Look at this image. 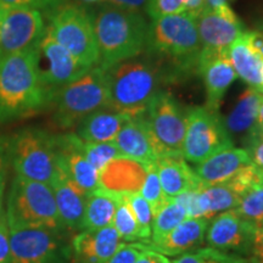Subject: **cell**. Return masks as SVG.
I'll use <instances>...</instances> for the list:
<instances>
[{
	"label": "cell",
	"instance_id": "6da1fadb",
	"mask_svg": "<svg viewBox=\"0 0 263 263\" xmlns=\"http://www.w3.org/2000/svg\"><path fill=\"white\" fill-rule=\"evenodd\" d=\"M49 103L50 94L39 74L35 49L0 58V122L27 117Z\"/></svg>",
	"mask_w": 263,
	"mask_h": 263
},
{
	"label": "cell",
	"instance_id": "7a4b0ae2",
	"mask_svg": "<svg viewBox=\"0 0 263 263\" xmlns=\"http://www.w3.org/2000/svg\"><path fill=\"white\" fill-rule=\"evenodd\" d=\"M200 44L196 18L185 12L153 20L146 54L161 62L170 80L197 72Z\"/></svg>",
	"mask_w": 263,
	"mask_h": 263
},
{
	"label": "cell",
	"instance_id": "3957f363",
	"mask_svg": "<svg viewBox=\"0 0 263 263\" xmlns=\"http://www.w3.org/2000/svg\"><path fill=\"white\" fill-rule=\"evenodd\" d=\"M106 78L108 107L128 117L145 114L151 100L161 90V84L168 80L161 62L147 54L111 66L106 70Z\"/></svg>",
	"mask_w": 263,
	"mask_h": 263
},
{
	"label": "cell",
	"instance_id": "277c9868",
	"mask_svg": "<svg viewBox=\"0 0 263 263\" xmlns=\"http://www.w3.org/2000/svg\"><path fill=\"white\" fill-rule=\"evenodd\" d=\"M149 22L144 14L107 5L94 16L99 65L104 70L145 51Z\"/></svg>",
	"mask_w": 263,
	"mask_h": 263
},
{
	"label": "cell",
	"instance_id": "5b68a950",
	"mask_svg": "<svg viewBox=\"0 0 263 263\" xmlns=\"http://www.w3.org/2000/svg\"><path fill=\"white\" fill-rule=\"evenodd\" d=\"M49 105L54 107L52 120L62 129L77 126L95 111L107 108L110 98L106 70L100 66L90 68L77 81L55 91Z\"/></svg>",
	"mask_w": 263,
	"mask_h": 263
},
{
	"label": "cell",
	"instance_id": "8992f818",
	"mask_svg": "<svg viewBox=\"0 0 263 263\" xmlns=\"http://www.w3.org/2000/svg\"><path fill=\"white\" fill-rule=\"evenodd\" d=\"M5 215L8 224L64 229L51 186L20 176L12 179Z\"/></svg>",
	"mask_w": 263,
	"mask_h": 263
},
{
	"label": "cell",
	"instance_id": "52a82bcc",
	"mask_svg": "<svg viewBox=\"0 0 263 263\" xmlns=\"http://www.w3.org/2000/svg\"><path fill=\"white\" fill-rule=\"evenodd\" d=\"M47 31L88 67L99 65V49L94 17L88 10L71 3H59L49 9Z\"/></svg>",
	"mask_w": 263,
	"mask_h": 263
},
{
	"label": "cell",
	"instance_id": "ba28073f",
	"mask_svg": "<svg viewBox=\"0 0 263 263\" xmlns=\"http://www.w3.org/2000/svg\"><path fill=\"white\" fill-rule=\"evenodd\" d=\"M10 163L16 176L50 185L59 172L55 136L27 128L9 139Z\"/></svg>",
	"mask_w": 263,
	"mask_h": 263
},
{
	"label": "cell",
	"instance_id": "9c48e42d",
	"mask_svg": "<svg viewBox=\"0 0 263 263\" xmlns=\"http://www.w3.org/2000/svg\"><path fill=\"white\" fill-rule=\"evenodd\" d=\"M232 146V136L217 111L207 107L189 108L182 146L184 159L197 164Z\"/></svg>",
	"mask_w": 263,
	"mask_h": 263
},
{
	"label": "cell",
	"instance_id": "30bf717a",
	"mask_svg": "<svg viewBox=\"0 0 263 263\" xmlns=\"http://www.w3.org/2000/svg\"><path fill=\"white\" fill-rule=\"evenodd\" d=\"M188 111L189 108L184 107L171 91L162 89L147 106L144 118L163 155L182 153Z\"/></svg>",
	"mask_w": 263,
	"mask_h": 263
},
{
	"label": "cell",
	"instance_id": "8fae6325",
	"mask_svg": "<svg viewBox=\"0 0 263 263\" xmlns=\"http://www.w3.org/2000/svg\"><path fill=\"white\" fill-rule=\"evenodd\" d=\"M11 263H64L67 250L60 233L38 227L9 224Z\"/></svg>",
	"mask_w": 263,
	"mask_h": 263
},
{
	"label": "cell",
	"instance_id": "7c38bea8",
	"mask_svg": "<svg viewBox=\"0 0 263 263\" xmlns=\"http://www.w3.org/2000/svg\"><path fill=\"white\" fill-rule=\"evenodd\" d=\"M35 52L39 74L50 99L61 87L77 81L93 68L82 64L67 49L59 44L48 31H45L44 37L35 48Z\"/></svg>",
	"mask_w": 263,
	"mask_h": 263
},
{
	"label": "cell",
	"instance_id": "4fadbf2b",
	"mask_svg": "<svg viewBox=\"0 0 263 263\" xmlns=\"http://www.w3.org/2000/svg\"><path fill=\"white\" fill-rule=\"evenodd\" d=\"M47 31L41 10L33 8L5 9L0 32V58L33 50Z\"/></svg>",
	"mask_w": 263,
	"mask_h": 263
},
{
	"label": "cell",
	"instance_id": "5bb4252c",
	"mask_svg": "<svg viewBox=\"0 0 263 263\" xmlns=\"http://www.w3.org/2000/svg\"><path fill=\"white\" fill-rule=\"evenodd\" d=\"M200 55L227 54L233 42L245 32L244 25L229 5L205 8L196 18Z\"/></svg>",
	"mask_w": 263,
	"mask_h": 263
},
{
	"label": "cell",
	"instance_id": "9a60e30c",
	"mask_svg": "<svg viewBox=\"0 0 263 263\" xmlns=\"http://www.w3.org/2000/svg\"><path fill=\"white\" fill-rule=\"evenodd\" d=\"M257 227L241 218L234 210L221 212L212 218L205 240L210 248L239 256H249Z\"/></svg>",
	"mask_w": 263,
	"mask_h": 263
},
{
	"label": "cell",
	"instance_id": "2e32d148",
	"mask_svg": "<svg viewBox=\"0 0 263 263\" xmlns=\"http://www.w3.org/2000/svg\"><path fill=\"white\" fill-rule=\"evenodd\" d=\"M59 166L80 188L89 194L99 188V171L85 159L83 140L76 133L55 136Z\"/></svg>",
	"mask_w": 263,
	"mask_h": 263
},
{
	"label": "cell",
	"instance_id": "e0dca14e",
	"mask_svg": "<svg viewBox=\"0 0 263 263\" xmlns=\"http://www.w3.org/2000/svg\"><path fill=\"white\" fill-rule=\"evenodd\" d=\"M114 144L120 151L121 156L143 164L156 162V160L163 155L147 127L144 114L128 118L115 137Z\"/></svg>",
	"mask_w": 263,
	"mask_h": 263
},
{
	"label": "cell",
	"instance_id": "ac0fdd59",
	"mask_svg": "<svg viewBox=\"0 0 263 263\" xmlns=\"http://www.w3.org/2000/svg\"><path fill=\"white\" fill-rule=\"evenodd\" d=\"M197 73L201 76L206 89V106L218 112L226 91L238 76L227 54L200 55Z\"/></svg>",
	"mask_w": 263,
	"mask_h": 263
},
{
	"label": "cell",
	"instance_id": "d6986e66",
	"mask_svg": "<svg viewBox=\"0 0 263 263\" xmlns=\"http://www.w3.org/2000/svg\"><path fill=\"white\" fill-rule=\"evenodd\" d=\"M122 242L112 224L98 230H82L72 240L74 261L76 263H105L112 257Z\"/></svg>",
	"mask_w": 263,
	"mask_h": 263
},
{
	"label": "cell",
	"instance_id": "ffe728a7",
	"mask_svg": "<svg viewBox=\"0 0 263 263\" xmlns=\"http://www.w3.org/2000/svg\"><path fill=\"white\" fill-rule=\"evenodd\" d=\"M161 186L167 197H176L188 190H200L206 185L186 163L182 153H167L156 160Z\"/></svg>",
	"mask_w": 263,
	"mask_h": 263
},
{
	"label": "cell",
	"instance_id": "44dd1931",
	"mask_svg": "<svg viewBox=\"0 0 263 263\" xmlns=\"http://www.w3.org/2000/svg\"><path fill=\"white\" fill-rule=\"evenodd\" d=\"M64 228L81 230L88 193L76 184L61 168L50 184Z\"/></svg>",
	"mask_w": 263,
	"mask_h": 263
},
{
	"label": "cell",
	"instance_id": "7402d4cb",
	"mask_svg": "<svg viewBox=\"0 0 263 263\" xmlns=\"http://www.w3.org/2000/svg\"><path fill=\"white\" fill-rule=\"evenodd\" d=\"M145 177V164L126 157H117L99 172V185L118 194L140 193Z\"/></svg>",
	"mask_w": 263,
	"mask_h": 263
},
{
	"label": "cell",
	"instance_id": "603a6c76",
	"mask_svg": "<svg viewBox=\"0 0 263 263\" xmlns=\"http://www.w3.org/2000/svg\"><path fill=\"white\" fill-rule=\"evenodd\" d=\"M209 223L205 218H185L160 241L155 244L143 242L164 256H182L203 244Z\"/></svg>",
	"mask_w": 263,
	"mask_h": 263
},
{
	"label": "cell",
	"instance_id": "cb8c5ba5",
	"mask_svg": "<svg viewBox=\"0 0 263 263\" xmlns=\"http://www.w3.org/2000/svg\"><path fill=\"white\" fill-rule=\"evenodd\" d=\"M251 162L248 151L232 146L195 164L194 171L206 185H212L227 182Z\"/></svg>",
	"mask_w": 263,
	"mask_h": 263
},
{
	"label": "cell",
	"instance_id": "d4e9b609",
	"mask_svg": "<svg viewBox=\"0 0 263 263\" xmlns=\"http://www.w3.org/2000/svg\"><path fill=\"white\" fill-rule=\"evenodd\" d=\"M228 58L236 76L251 88L259 90L262 85L263 58L250 45L248 31L242 32L228 49Z\"/></svg>",
	"mask_w": 263,
	"mask_h": 263
},
{
	"label": "cell",
	"instance_id": "484cf974",
	"mask_svg": "<svg viewBox=\"0 0 263 263\" xmlns=\"http://www.w3.org/2000/svg\"><path fill=\"white\" fill-rule=\"evenodd\" d=\"M127 115L117 112L111 108L95 111L77 124V136L89 143H107L114 141L124 122Z\"/></svg>",
	"mask_w": 263,
	"mask_h": 263
},
{
	"label": "cell",
	"instance_id": "4316f807",
	"mask_svg": "<svg viewBox=\"0 0 263 263\" xmlns=\"http://www.w3.org/2000/svg\"><path fill=\"white\" fill-rule=\"evenodd\" d=\"M262 101L263 93L256 88H246L239 95L234 107L224 118V124L230 136L249 137L255 127Z\"/></svg>",
	"mask_w": 263,
	"mask_h": 263
},
{
	"label": "cell",
	"instance_id": "83f0119b",
	"mask_svg": "<svg viewBox=\"0 0 263 263\" xmlns=\"http://www.w3.org/2000/svg\"><path fill=\"white\" fill-rule=\"evenodd\" d=\"M118 193L99 186L87 195L81 230H98L111 226L117 206Z\"/></svg>",
	"mask_w": 263,
	"mask_h": 263
},
{
	"label": "cell",
	"instance_id": "f1b7e54d",
	"mask_svg": "<svg viewBox=\"0 0 263 263\" xmlns=\"http://www.w3.org/2000/svg\"><path fill=\"white\" fill-rule=\"evenodd\" d=\"M242 195L234 185L227 180L219 184L205 185L199 192V206L201 217L211 219L218 213L235 209Z\"/></svg>",
	"mask_w": 263,
	"mask_h": 263
},
{
	"label": "cell",
	"instance_id": "f546056e",
	"mask_svg": "<svg viewBox=\"0 0 263 263\" xmlns=\"http://www.w3.org/2000/svg\"><path fill=\"white\" fill-rule=\"evenodd\" d=\"M188 218L186 212L182 205H179L173 197H170L168 202L164 205L161 211L154 217L153 228H151V236L145 242L155 244L162 240L168 233L176 228L179 223Z\"/></svg>",
	"mask_w": 263,
	"mask_h": 263
},
{
	"label": "cell",
	"instance_id": "4dcf8cb0",
	"mask_svg": "<svg viewBox=\"0 0 263 263\" xmlns=\"http://www.w3.org/2000/svg\"><path fill=\"white\" fill-rule=\"evenodd\" d=\"M112 226L117 230L123 242L140 240L139 226H138L136 215L132 209L129 200H128V194H118Z\"/></svg>",
	"mask_w": 263,
	"mask_h": 263
},
{
	"label": "cell",
	"instance_id": "1f68e13d",
	"mask_svg": "<svg viewBox=\"0 0 263 263\" xmlns=\"http://www.w3.org/2000/svg\"><path fill=\"white\" fill-rule=\"evenodd\" d=\"M238 215L256 227L263 224V182L256 184L233 209Z\"/></svg>",
	"mask_w": 263,
	"mask_h": 263
},
{
	"label": "cell",
	"instance_id": "d6a6232c",
	"mask_svg": "<svg viewBox=\"0 0 263 263\" xmlns=\"http://www.w3.org/2000/svg\"><path fill=\"white\" fill-rule=\"evenodd\" d=\"M145 182H144L143 186H141L140 194L150 205L153 215L155 217L161 211V209L168 202L170 197L164 195L162 186H161L156 162H150L145 164Z\"/></svg>",
	"mask_w": 263,
	"mask_h": 263
},
{
	"label": "cell",
	"instance_id": "836d02e7",
	"mask_svg": "<svg viewBox=\"0 0 263 263\" xmlns=\"http://www.w3.org/2000/svg\"><path fill=\"white\" fill-rule=\"evenodd\" d=\"M172 263H249V259L242 256L228 254L212 248H201L186 252Z\"/></svg>",
	"mask_w": 263,
	"mask_h": 263
},
{
	"label": "cell",
	"instance_id": "e575fe53",
	"mask_svg": "<svg viewBox=\"0 0 263 263\" xmlns=\"http://www.w3.org/2000/svg\"><path fill=\"white\" fill-rule=\"evenodd\" d=\"M82 150L85 159L89 161V163L99 172L104 168L105 166L111 161L121 156L120 151L114 144V141H107V143H89V141L83 140Z\"/></svg>",
	"mask_w": 263,
	"mask_h": 263
},
{
	"label": "cell",
	"instance_id": "d590c367",
	"mask_svg": "<svg viewBox=\"0 0 263 263\" xmlns=\"http://www.w3.org/2000/svg\"><path fill=\"white\" fill-rule=\"evenodd\" d=\"M128 200H129L132 209L136 215L138 226H139L140 240L141 241H147L151 236V228H153L154 221L151 207L146 200L141 196L140 193L128 194Z\"/></svg>",
	"mask_w": 263,
	"mask_h": 263
},
{
	"label": "cell",
	"instance_id": "8d00e7d4",
	"mask_svg": "<svg viewBox=\"0 0 263 263\" xmlns=\"http://www.w3.org/2000/svg\"><path fill=\"white\" fill-rule=\"evenodd\" d=\"M184 11V0H150L146 15L151 21L163 16L182 14Z\"/></svg>",
	"mask_w": 263,
	"mask_h": 263
},
{
	"label": "cell",
	"instance_id": "74e56055",
	"mask_svg": "<svg viewBox=\"0 0 263 263\" xmlns=\"http://www.w3.org/2000/svg\"><path fill=\"white\" fill-rule=\"evenodd\" d=\"M147 249L145 242H136V244H129V242H122V245L118 248L112 257L107 259L105 263H136L139 256Z\"/></svg>",
	"mask_w": 263,
	"mask_h": 263
},
{
	"label": "cell",
	"instance_id": "f35d334b",
	"mask_svg": "<svg viewBox=\"0 0 263 263\" xmlns=\"http://www.w3.org/2000/svg\"><path fill=\"white\" fill-rule=\"evenodd\" d=\"M201 190V189H200ZM200 190H188L176 197H173L179 205L184 207L188 218H202L199 206V192Z\"/></svg>",
	"mask_w": 263,
	"mask_h": 263
},
{
	"label": "cell",
	"instance_id": "ab89813d",
	"mask_svg": "<svg viewBox=\"0 0 263 263\" xmlns=\"http://www.w3.org/2000/svg\"><path fill=\"white\" fill-rule=\"evenodd\" d=\"M10 166L9 140L0 136V210H3V196H4L6 178Z\"/></svg>",
	"mask_w": 263,
	"mask_h": 263
},
{
	"label": "cell",
	"instance_id": "60d3db41",
	"mask_svg": "<svg viewBox=\"0 0 263 263\" xmlns=\"http://www.w3.org/2000/svg\"><path fill=\"white\" fill-rule=\"evenodd\" d=\"M62 0H0V5L5 9L10 8H33V9H51Z\"/></svg>",
	"mask_w": 263,
	"mask_h": 263
},
{
	"label": "cell",
	"instance_id": "b9f144b4",
	"mask_svg": "<svg viewBox=\"0 0 263 263\" xmlns=\"http://www.w3.org/2000/svg\"><path fill=\"white\" fill-rule=\"evenodd\" d=\"M0 263H11L9 224L5 212L3 210H0Z\"/></svg>",
	"mask_w": 263,
	"mask_h": 263
},
{
	"label": "cell",
	"instance_id": "7bdbcfd3",
	"mask_svg": "<svg viewBox=\"0 0 263 263\" xmlns=\"http://www.w3.org/2000/svg\"><path fill=\"white\" fill-rule=\"evenodd\" d=\"M248 259L249 263H263V224L258 226L255 230Z\"/></svg>",
	"mask_w": 263,
	"mask_h": 263
},
{
	"label": "cell",
	"instance_id": "ee69618b",
	"mask_svg": "<svg viewBox=\"0 0 263 263\" xmlns=\"http://www.w3.org/2000/svg\"><path fill=\"white\" fill-rule=\"evenodd\" d=\"M108 3V5L115 6V8L128 10V11H136L146 14L147 5L150 0H105Z\"/></svg>",
	"mask_w": 263,
	"mask_h": 263
},
{
	"label": "cell",
	"instance_id": "f6af8a7d",
	"mask_svg": "<svg viewBox=\"0 0 263 263\" xmlns=\"http://www.w3.org/2000/svg\"><path fill=\"white\" fill-rule=\"evenodd\" d=\"M246 151L256 166L263 170V139H254L246 143Z\"/></svg>",
	"mask_w": 263,
	"mask_h": 263
},
{
	"label": "cell",
	"instance_id": "bcb514c9",
	"mask_svg": "<svg viewBox=\"0 0 263 263\" xmlns=\"http://www.w3.org/2000/svg\"><path fill=\"white\" fill-rule=\"evenodd\" d=\"M136 263H171V261H168L166 256L150 249L147 245V249L139 256Z\"/></svg>",
	"mask_w": 263,
	"mask_h": 263
},
{
	"label": "cell",
	"instance_id": "7dc6e473",
	"mask_svg": "<svg viewBox=\"0 0 263 263\" xmlns=\"http://www.w3.org/2000/svg\"><path fill=\"white\" fill-rule=\"evenodd\" d=\"M254 139H263V101L261 104V107H259L258 116L257 120H256L254 129L249 134V137L246 138V143Z\"/></svg>",
	"mask_w": 263,
	"mask_h": 263
},
{
	"label": "cell",
	"instance_id": "c3c4849f",
	"mask_svg": "<svg viewBox=\"0 0 263 263\" xmlns=\"http://www.w3.org/2000/svg\"><path fill=\"white\" fill-rule=\"evenodd\" d=\"M250 45L263 58V33L259 31H248Z\"/></svg>",
	"mask_w": 263,
	"mask_h": 263
},
{
	"label": "cell",
	"instance_id": "681fc988",
	"mask_svg": "<svg viewBox=\"0 0 263 263\" xmlns=\"http://www.w3.org/2000/svg\"><path fill=\"white\" fill-rule=\"evenodd\" d=\"M234 0H205V8H216L219 5H229Z\"/></svg>",
	"mask_w": 263,
	"mask_h": 263
},
{
	"label": "cell",
	"instance_id": "f907efd6",
	"mask_svg": "<svg viewBox=\"0 0 263 263\" xmlns=\"http://www.w3.org/2000/svg\"><path fill=\"white\" fill-rule=\"evenodd\" d=\"M4 15H5V8H3V6L0 5V32H2L3 21H4Z\"/></svg>",
	"mask_w": 263,
	"mask_h": 263
},
{
	"label": "cell",
	"instance_id": "816d5d0a",
	"mask_svg": "<svg viewBox=\"0 0 263 263\" xmlns=\"http://www.w3.org/2000/svg\"><path fill=\"white\" fill-rule=\"evenodd\" d=\"M256 31H259V32L263 33V16H262L261 18L258 20V22H257V29H256Z\"/></svg>",
	"mask_w": 263,
	"mask_h": 263
},
{
	"label": "cell",
	"instance_id": "f5cc1de1",
	"mask_svg": "<svg viewBox=\"0 0 263 263\" xmlns=\"http://www.w3.org/2000/svg\"><path fill=\"white\" fill-rule=\"evenodd\" d=\"M259 91L263 93V68H262V85H261V88H259Z\"/></svg>",
	"mask_w": 263,
	"mask_h": 263
},
{
	"label": "cell",
	"instance_id": "db71d44e",
	"mask_svg": "<svg viewBox=\"0 0 263 263\" xmlns=\"http://www.w3.org/2000/svg\"><path fill=\"white\" fill-rule=\"evenodd\" d=\"M84 2H98V0H84Z\"/></svg>",
	"mask_w": 263,
	"mask_h": 263
},
{
	"label": "cell",
	"instance_id": "11a10c76",
	"mask_svg": "<svg viewBox=\"0 0 263 263\" xmlns=\"http://www.w3.org/2000/svg\"><path fill=\"white\" fill-rule=\"evenodd\" d=\"M171 263H172V262H171Z\"/></svg>",
	"mask_w": 263,
	"mask_h": 263
}]
</instances>
